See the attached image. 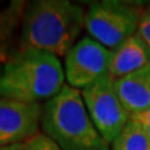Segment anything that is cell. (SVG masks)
I'll return each mask as SVG.
<instances>
[{
	"label": "cell",
	"mask_w": 150,
	"mask_h": 150,
	"mask_svg": "<svg viewBox=\"0 0 150 150\" xmlns=\"http://www.w3.org/2000/svg\"><path fill=\"white\" fill-rule=\"evenodd\" d=\"M85 26L84 9L68 0H38L23 16L20 49L67 56Z\"/></svg>",
	"instance_id": "1"
},
{
	"label": "cell",
	"mask_w": 150,
	"mask_h": 150,
	"mask_svg": "<svg viewBox=\"0 0 150 150\" xmlns=\"http://www.w3.org/2000/svg\"><path fill=\"white\" fill-rule=\"evenodd\" d=\"M64 70L55 55L35 49H20L0 74V99L25 104L50 100L64 86Z\"/></svg>",
	"instance_id": "2"
},
{
	"label": "cell",
	"mask_w": 150,
	"mask_h": 150,
	"mask_svg": "<svg viewBox=\"0 0 150 150\" xmlns=\"http://www.w3.org/2000/svg\"><path fill=\"white\" fill-rule=\"evenodd\" d=\"M40 125L44 135L60 150H109L93 124L81 91L64 85L43 108Z\"/></svg>",
	"instance_id": "3"
},
{
	"label": "cell",
	"mask_w": 150,
	"mask_h": 150,
	"mask_svg": "<svg viewBox=\"0 0 150 150\" xmlns=\"http://www.w3.org/2000/svg\"><path fill=\"white\" fill-rule=\"evenodd\" d=\"M142 15L138 4L115 0L95 1L85 13V28L90 38L114 51L137 34Z\"/></svg>",
	"instance_id": "4"
},
{
	"label": "cell",
	"mask_w": 150,
	"mask_h": 150,
	"mask_svg": "<svg viewBox=\"0 0 150 150\" xmlns=\"http://www.w3.org/2000/svg\"><path fill=\"white\" fill-rule=\"evenodd\" d=\"M83 100L93 124L105 142L111 145L130 119L115 89V79L110 74L81 90Z\"/></svg>",
	"instance_id": "5"
},
{
	"label": "cell",
	"mask_w": 150,
	"mask_h": 150,
	"mask_svg": "<svg viewBox=\"0 0 150 150\" xmlns=\"http://www.w3.org/2000/svg\"><path fill=\"white\" fill-rule=\"evenodd\" d=\"M112 51L90 36L83 38L73 46L65 59V75L69 86L84 89L109 74Z\"/></svg>",
	"instance_id": "6"
},
{
	"label": "cell",
	"mask_w": 150,
	"mask_h": 150,
	"mask_svg": "<svg viewBox=\"0 0 150 150\" xmlns=\"http://www.w3.org/2000/svg\"><path fill=\"white\" fill-rule=\"evenodd\" d=\"M43 106L0 99V148L25 143L38 135Z\"/></svg>",
	"instance_id": "7"
},
{
	"label": "cell",
	"mask_w": 150,
	"mask_h": 150,
	"mask_svg": "<svg viewBox=\"0 0 150 150\" xmlns=\"http://www.w3.org/2000/svg\"><path fill=\"white\" fill-rule=\"evenodd\" d=\"M121 104L131 115L150 108V65L115 80Z\"/></svg>",
	"instance_id": "8"
},
{
	"label": "cell",
	"mask_w": 150,
	"mask_h": 150,
	"mask_svg": "<svg viewBox=\"0 0 150 150\" xmlns=\"http://www.w3.org/2000/svg\"><path fill=\"white\" fill-rule=\"evenodd\" d=\"M150 65V48L137 33L112 51L109 74L120 79Z\"/></svg>",
	"instance_id": "9"
},
{
	"label": "cell",
	"mask_w": 150,
	"mask_h": 150,
	"mask_svg": "<svg viewBox=\"0 0 150 150\" xmlns=\"http://www.w3.org/2000/svg\"><path fill=\"white\" fill-rule=\"evenodd\" d=\"M111 150H150V138L139 121L130 116Z\"/></svg>",
	"instance_id": "10"
},
{
	"label": "cell",
	"mask_w": 150,
	"mask_h": 150,
	"mask_svg": "<svg viewBox=\"0 0 150 150\" xmlns=\"http://www.w3.org/2000/svg\"><path fill=\"white\" fill-rule=\"evenodd\" d=\"M24 150H60V148L46 135L38 134L36 137L28 140Z\"/></svg>",
	"instance_id": "11"
},
{
	"label": "cell",
	"mask_w": 150,
	"mask_h": 150,
	"mask_svg": "<svg viewBox=\"0 0 150 150\" xmlns=\"http://www.w3.org/2000/svg\"><path fill=\"white\" fill-rule=\"evenodd\" d=\"M138 33L143 38V40L146 43V45L150 48V5L143 13L142 19H140V23H139Z\"/></svg>",
	"instance_id": "12"
},
{
	"label": "cell",
	"mask_w": 150,
	"mask_h": 150,
	"mask_svg": "<svg viewBox=\"0 0 150 150\" xmlns=\"http://www.w3.org/2000/svg\"><path fill=\"white\" fill-rule=\"evenodd\" d=\"M131 116L135 118L140 124H142L144 130L146 131V134L149 135V138H150V108L146 109V110L142 111V112H139V114H134Z\"/></svg>",
	"instance_id": "13"
},
{
	"label": "cell",
	"mask_w": 150,
	"mask_h": 150,
	"mask_svg": "<svg viewBox=\"0 0 150 150\" xmlns=\"http://www.w3.org/2000/svg\"><path fill=\"white\" fill-rule=\"evenodd\" d=\"M25 146H26V142L25 143H18V144L9 145V146L0 148V150H24Z\"/></svg>",
	"instance_id": "14"
},
{
	"label": "cell",
	"mask_w": 150,
	"mask_h": 150,
	"mask_svg": "<svg viewBox=\"0 0 150 150\" xmlns=\"http://www.w3.org/2000/svg\"><path fill=\"white\" fill-rule=\"evenodd\" d=\"M1 70H3V69H1V68H0V74H1Z\"/></svg>",
	"instance_id": "15"
}]
</instances>
